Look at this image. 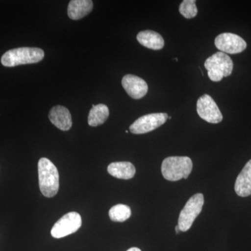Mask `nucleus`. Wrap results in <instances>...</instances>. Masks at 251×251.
<instances>
[{"mask_svg":"<svg viewBox=\"0 0 251 251\" xmlns=\"http://www.w3.org/2000/svg\"><path fill=\"white\" fill-rule=\"evenodd\" d=\"M39 188L46 198L57 195L59 188V175L57 168L49 159L41 158L38 163Z\"/></svg>","mask_w":251,"mask_h":251,"instance_id":"obj_1","label":"nucleus"},{"mask_svg":"<svg viewBox=\"0 0 251 251\" xmlns=\"http://www.w3.org/2000/svg\"><path fill=\"white\" fill-rule=\"evenodd\" d=\"M44 56V51L39 48H18L5 52L1 62L4 67H14L41 62Z\"/></svg>","mask_w":251,"mask_h":251,"instance_id":"obj_2","label":"nucleus"},{"mask_svg":"<svg viewBox=\"0 0 251 251\" xmlns=\"http://www.w3.org/2000/svg\"><path fill=\"white\" fill-rule=\"evenodd\" d=\"M193 169V163L187 156H170L163 160L161 173L163 177L170 181L187 179Z\"/></svg>","mask_w":251,"mask_h":251,"instance_id":"obj_3","label":"nucleus"},{"mask_svg":"<svg viewBox=\"0 0 251 251\" xmlns=\"http://www.w3.org/2000/svg\"><path fill=\"white\" fill-rule=\"evenodd\" d=\"M204 67L208 76L213 82H219L224 77L231 75L233 70V62L227 54L217 52L206 59Z\"/></svg>","mask_w":251,"mask_h":251,"instance_id":"obj_4","label":"nucleus"},{"mask_svg":"<svg viewBox=\"0 0 251 251\" xmlns=\"http://www.w3.org/2000/svg\"><path fill=\"white\" fill-rule=\"evenodd\" d=\"M204 202V196L202 193L195 194L188 200L180 212L178 220V226L181 232H186L191 228L195 220L202 211Z\"/></svg>","mask_w":251,"mask_h":251,"instance_id":"obj_5","label":"nucleus"},{"mask_svg":"<svg viewBox=\"0 0 251 251\" xmlns=\"http://www.w3.org/2000/svg\"><path fill=\"white\" fill-rule=\"evenodd\" d=\"M82 226V218L78 213L72 211L63 216L54 225L51 229V235L56 239H60L74 233Z\"/></svg>","mask_w":251,"mask_h":251,"instance_id":"obj_6","label":"nucleus"},{"mask_svg":"<svg viewBox=\"0 0 251 251\" xmlns=\"http://www.w3.org/2000/svg\"><path fill=\"white\" fill-rule=\"evenodd\" d=\"M168 119L167 113H152L144 115L130 126V131L133 134L149 133L164 125Z\"/></svg>","mask_w":251,"mask_h":251,"instance_id":"obj_7","label":"nucleus"},{"mask_svg":"<svg viewBox=\"0 0 251 251\" xmlns=\"http://www.w3.org/2000/svg\"><path fill=\"white\" fill-rule=\"evenodd\" d=\"M198 115L204 121L211 124H219L223 120V115L217 104L208 94H204L197 102Z\"/></svg>","mask_w":251,"mask_h":251,"instance_id":"obj_8","label":"nucleus"},{"mask_svg":"<svg viewBox=\"0 0 251 251\" xmlns=\"http://www.w3.org/2000/svg\"><path fill=\"white\" fill-rule=\"evenodd\" d=\"M215 46L224 53L238 54L247 49V42L240 36L232 33H223L216 36Z\"/></svg>","mask_w":251,"mask_h":251,"instance_id":"obj_9","label":"nucleus"},{"mask_svg":"<svg viewBox=\"0 0 251 251\" xmlns=\"http://www.w3.org/2000/svg\"><path fill=\"white\" fill-rule=\"evenodd\" d=\"M122 87L131 98H143L148 92V85L141 77L134 75H126L122 78Z\"/></svg>","mask_w":251,"mask_h":251,"instance_id":"obj_10","label":"nucleus"},{"mask_svg":"<svg viewBox=\"0 0 251 251\" xmlns=\"http://www.w3.org/2000/svg\"><path fill=\"white\" fill-rule=\"evenodd\" d=\"M49 120L59 129L67 131L72 128V118L70 112L62 105H56L49 112Z\"/></svg>","mask_w":251,"mask_h":251,"instance_id":"obj_11","label":"nucleus"},{"mask_svg":"<svg viewBox=\"0 0 251 251\" xmlns=\"http://www.w3.org/2000/svg\"><path fill=\"white\" fill-rule=\"evenodd\" d=\"M234 190L240 197L251 195V159L244 167L236 179Z\"/></svg>","mask_w":251,"mask_h":251,"instance_id":"obj_12","label":"nucleus"},{"mask_svg":"<svg viewBox=\"0 0 251 251\" xmlns=\"http://www.w3.org/2000/svg\"><path fill=\"white\" fill-rule=\"evenodd\" d=\"M93 6L91 0H72L68 6V16L74 21L80 20L90 14Z\"/></svg>","mask_w":251,"mask_h":251,"instance_id":"obj_13","label":"nucleus"},{"mask_svg":"<svg viewBox=\"0 0 251 251\" xmlns=\"http://www.w3.org/2000/svg\"><path fill=\"white\" fill-rule=\"evenodd\" d=\"M137 40L141 45L149 49L158 50L164 46V39L161 34L154 31L145 30L138 33Z\"/></svg>","mask_w":251,"mask_h":251,"instance_id":"obj_14","label":"nucleus"},{"mask_svg":"<svg viewBox=\"0 0 251 251\" xmlns=\"http://www.w3.org/2000/svg\"><path fill=\"white\" fill-rule=\"evenodd\" d=\"M108 172L117 179H130L134 176L135 168L130 162H114L109 165Z\"/></svg>","mask_w":251,"mask_h":251,"instance_id":"obj_15","label":"nucleus"},{"mask_svg":"<svg viewBox=\"0 0 251 251\" xmlns=\"http://www.w3.org/2000/svg\"><path fill=\"white\" fill-rule=\"evenodd\" d=\"M110 112L107 105L104 104L92 105L88 116V124L90 126L96 127L103 125L108 120Z\"/></svg>","mask_w":251,"mask_h":251,"instance_id":"obj_16","label":"nucleus"},{"mask_svg":"<svg viewBox=\"0 0 251 251\" xmlns=\"http://www.w3.org/2000/svg\"><path fill=\"white\" fill-rule=\"evenodd\" d=\"M131 215L129 206L125 204H119L112 206L109 211L110 219L114 222H125Z\"/></svg>","mask_w":251,"mask_h":251,"instance_id":"obj_17","label":"nucleus"},{"mask_svg":"<svg viewBox=\"0 0 251 251\" xmlns=\"http://www.w3.org/2000/svg\"><path fill=\"white\" fill-rule=\"evenodd\" d=\"M196 1L195 0H184L180 4L179 11L180 14L182 15L185 18L191 19L196 17L198 14L197 6L196 5Z\"/></svg>","mask_w":251,"mask_h":251,"instance_id":"obj_18","label":"nucleus"},{"mask_svg":"<svg viewBox=\"0 0 251 251\" xmlns=\"http://www.w3.org/2000/svg\"><path fill=\"white\" fill-rule=\"evenodd\" d=\"M141 251L140 249H138V248H130V249H128V251Z\"/></svg>","mask_w":251,"mask_h":251,"instance_id":"obj_19","label":"nucleus"},{"mask_svg":"<svg viewBox=\"0 0 251 251\" xmlns=\"http://www.w3.org/2000/svg\"><path fill=\"white\" fill-rule=\"evenodd\" d=\"M175 231H176V234H179V232H181V230H180V228L179 226H178V225L177 226H176V227H175Z\"/></svg>","mask_w":251,"mask_h":251,"instance_id":"obj_20","label":"nucleus"},{"mask_svg":"<svg viewBox=\"0 0 251 251\" xmlns=\"http://www.w3.org/2000/svg\"><path fill=\"white\" fill-rule=\"evenodd\" d=\"M175 61H176V62H177L178 59H177V58H175Z\"/></svg>","mask_w":251,"mask_h":251,"instance_id":"obj_21","label":"nucleus"}]
</instances>
